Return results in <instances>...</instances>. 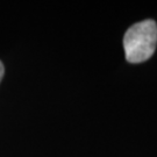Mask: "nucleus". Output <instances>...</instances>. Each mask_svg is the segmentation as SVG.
<instances>
[{"label":"nucleus","mask_w":157,"mask_h":157,"mask_svg":"<svg viewBox=\"0 0 157 157\" xmlns=\"http://www.w3.org/2000/svg\"><path fill=\"white\" fill-rule=\"evenodd\" d=\"M156 45L157 25L154 20L135 23L124 34V55L130 63H141L149 59L155 52Z\"/></svg>","instance_id":"1"},{"label":"nucleus","mask_w":157,"mask_h":157,"mask_svg":"<svg viewBox=\"0 0 157 157\" xmlns=\"http://www.w3.org/2000/svg\"><path fill=\"white\" fill-rule=\"evenodd\" d=\"M4 75H5V67H4L2 62L0 61V82H1V79L4 78Z\"/></svg>","instance_id":"2"}]
</instances>
